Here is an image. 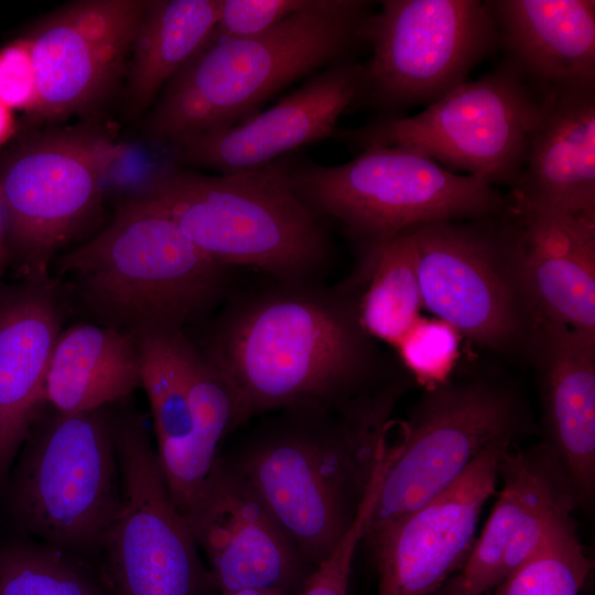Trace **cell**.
Instances as JSON below:
<instances>
[{
	"instance_id": "cell-3",
	"label": "cell",
	"mask_w": 595,
	"mask_h": 595,
	"mask_svg": "<svg viewBox=\"0 0 595 595\" xmlns=\"http://www.w3.org/2000/svg\"><path fill=\"white\" fill-rule=\"evenodd\" d=\"M371 7L364 0H309L261 34L210 35L162 89L145 132L173 147L247 119L293 82L351 58Z\"/></svg>"
},
{
	"instance_id": "cell-25",
	"label": "cell",
	"mask_w": 595,
	"mask_h": 595,
	"mask_svg": "<svg viewBox=\"0 0 595 595\" xmlns=\"http://www.w3.org/2000/svg\"><path fill=\"white\" fill-rule=\"evenodd\" d=\"M219 7L220 0L144 1L126 71L133 116L151 108L165 85L206 44Z\"/></svg>"
},
{
	"instance_id": "cell-36",
	"label": "cell",
	"mask_w": 595,
	"mask_h": 595,
	"mask_svg": "<svg viewBox=\"0 0 595 595\" xmlns=\"http://www.w3.org/2000/svg\"><path fill=\"white\" fill-rule=\"evenodd\" d=\"M219 595H290L278 589H240L232 592H221Z\"/></svg>"
},
{
	"instance_id": "cell-28",
	"label": "cell",
	"mask_w": 595,
	"mask_h": 595,
	"mask_svg": "<svg viewBox=\"0 0 595 595\" xmlns=\"http://www.w3.org/2000/svg\"><path fill=\"white\" fill-rule=\"evenodd\" d=\"M365 290L355 303L363 331L394 346L423 306L414 253L407 234L364 244Z\"/></svg>"
},
{
	"instance_id": "cell-16",
	"label": "cell",
	"mask_w": 595,
	"mask_h": 595,
	"mask_svg": "<svg viewBox=\"0 0 595 595\" xmlns=\"http://www.w3.org/2000/svg\"><path fill=\"white\" fill-rule=\"evenodd\" d=\"M185 520L219 593L278 589L299 595L315 570L255 489L224 458Z\"/></svg>"
},
{
	"instance_id": "cell-30",
	"label": "cell",
	"mask_w": 595,
	"mask_h": 595,
	"mask_svg": "<svg viewBox=\"0 0 595 595\" xmlns=\"http://www.w3.org/2000/svg\"><path fill=\"white\" fill-rule=\"evenodd\" d=\"M0 595H105L64 552L13 544L0 548Z\"/></svg>"
},
{
	"instance_id": "cell-18",
	"label": "cell",
	"mask_w": 595,
	"mask_h": 595,
	"mask_svg": "<svg viewBox=\"0 0 595 595\" xmlns=\"http://www.w3.org/2000/svg\"><path fill=\"white\" fill-rule=\"evenodd\" d=\"M361 82L363 64L353 58L323 68L271 108L174 144L176 164L219 174L247 171L334 137L339 117L357 101Z\"/></svg>"
},
{
	"instance_id": "cell-11",
	"label": "cell",
	"mask_w": 595,
	"mask_h": 595,
	"mask_svg": "<svg viewBox=\"0 0 595 595\" xmlns=\"http://www.w3.org/2000/svg\"><path fill=\"white\" fill-rule=\"evenodd\" d=\"M524 415L510 391L486 382L425 390L388 443L375 505L361 541L367 543L452 484L488 445L515 443Z\"/></svg>"
},
{
	"instance_id": "cell-14",
	"label": "cell",
	"mask_w": 595,
	"mask_h": 595,
	"mask_svg": "<svg viewBox=\"0 0 595 595\" xmlns=\"http://www.w3.org/2000/svg\"><path fill=\"white\" fill-rule=\"evenodd\" d=\"M142 0H80L45 17L25 39L35 74L34 113L56 118L94 108L126 75Z\"/></svg>"
},
{
	"instance_id": "cell-5",
	"label": "cell",
	"mask_w": 595,
	"mask_h": 595,
	"mask_svg": "<svg viewBox=\"0 0 595 595\" xmlns=\"http://www.w3.org/2000/svg\"><path fill=\"white\" fill-rule=\"evenodd\" d=\"M138 194L226 268L252 266L283 282H303L328 255L323 217L296 194L289 156L218 175L171 166L153 175Z\"/></svg>"
},
{
	"instance_id": "cell-4",
	"label": "cell",
	"mask_w": 595,
	"mask_h": 595,
	"mask_svg": "<svg viewBox=\"0 0 595 595\" xmlns=\"http://www.w3.org/2000/svg\"><path fill=\"white\" fill-rule=\"evenodd\" d=\"M57 261L105 325L131 334L183 329L216 301L225 282L226 267L139 194L122 198L105 229Z\"/></svg>"
},
{
	"instance_id": "cell-15",
	"label": "cell",
	"mask_w": 595,
	"mask_h": 595,
	"mask_svg": "<svg viewBox=\"0 0 595 595\" xmlns=\"http://www.w3.org/2000/svg\"><path fill=\"white\" fill-rule=\"evenodd\" d=\"M511 446L488 445L452 484L366 543L377 569V595H431L463 569Z\"/></svg>"
},
{
	"instance_id": "cell-23",
	"label": "cell",
	"mask_w": 595,
	"mask_h": 595,
	"mask_svg": "<svg viewBox=\"0 0 595 595\" xmlns=\"http://www.w3.org/2000/svg\"><path fill=\"white\" fill-rule=\"evenodd\" d=\"M548 443L578 502L595 486V335L539 324Z\"/></svg>"
},
{
	"instance_id": "cell-34",
	"label": "cell",
	"mask_w": 595,
	"mask_h": 595,
	"mask_svg": "<svg viewBox=\"0 0 595 595\" xmlns=\"http://www.w3.org/2000/svg\"><path fill=\"white\" fill-rule=\"evenodd\" d=\"M0 100L11 109L33 112L36 107L35 74L25 37L0 50Z\"/></svg>"
},
{
	"instance_id": "cell-29",
	"label": "cell",
	"mask_w": 595,
	"mask_h": 595,
	"mask_svg": "<svg viewBox=\"0 0 595 595\" xmlns=\"http://www.w3.org/2000/svg\"><path fill=\"white\" fill-rule=\"evenodd\" d=\"M593 561L580 541L573 518L558 524L541 547L489 595H582Z\"/></svg>"
},
{
	"instance_id": "cell-13",
	"label": "cell",
	"mask_w": 595,
	"mask_h": 595,
	"mask_svg": "<svg viewBox=\"0 0 595 595\" xmlns=\"http://www.w3.org/2000/svg\"><path fill=\"white\" fill-rule=\"evenodd\" d=\"M501 221L440 220L407 234L422 304L477 344L505 349L520 338L527 311Z\"/></svg>"
},
{
	"instance_id": "cell-33",
	"label": "cell",
	"mask_w": 595,
	"mask_h": 595,
	"mask_svg": "<svg viewBox=\"0 0 595 595\" xmlns=\"http://www.w3.org/2000/svg\"><path fill=\"white\" fill-rule=\"evenodd\" d=\"M366 497L348 531L331 554L318 564L299 595H348L353 559L363 539L366 520L372 507Z\"/></svg>"
},
{
	"instance_id": "cell-21",
	"label": "cell",
	"mask_w": 595,
	"mask_h": 595,
	"mask_svg": "<svg viewBox=\"0 0 595 595\" xmlns=\"http://www.w3.org/2000/svg\"><path fill=\"white\" fill-rule=\"evenodd\" d=\"M61 325L48 279L0 292V476L47 405L45 382Z\"/></svg>"
},
{
	"instance_id": "cell-24",
	"label": "cell",
	"mask_w": 595,
	"mask_h": 595,
	"mask_svg": "<svg viewBox=\"0 0 595 595\" xmlns=\"http://www.w3.org/2000/svg\"><path fill=\"white\" fill-rule=\"evenodd\" d=\"M139 387L133 334L90 323L61 331L45 382L50 408L62 413L97 410L128 398Z\"/></svg>"
},
{
	"instance_id": "cell-9",
	"label": "cell",
	"mask_w": 595,
	"mask_h": 595,
	"mask_svg": "<svg viewBox=\"0 0 595 595\" xmlns=\"http://www.w3.org/2000/svg\"><path fill=\"white\" fill-rule=\"evenodd\" d=\"M360 29L371 48L353 108L401 117L468 80L498 44L488 1L383 0Z\"/></svg>"
},
{
	"instance_id": "cell-2",
	"label": "cell",
	"mask_w": 595,
	"mask_h": 595,
	"mask_svg": "<svg viewBox=\"0 0 595 595\" xmlns=\"http://www.w3.org/2000/svg\"><path fill=\"white\" fill-rule=\"evenodd\" d=\"M393 402L281 410L227 462L316 567L353 526L388 444Z\"/></svg>"
},
{
	"instance_id": "cell-32",
	"label": "cell",
	"mask_w": 595,
	"mask_h": 595,
	"mask_svg": "<svg viewBox=\"0 0 595 595\" xmlns=\"http://www.w3.org/2000/svg\"><path fill=\"white\" fill-rule=\"evenodd\" d=\"M307 2L309 0H220L218 21L212 35L236 39L261 34Z\"/></svg>"
},
{
	"instance_id": "cell-6",
	"label": "cell",
	"mask_w": 595,
	"mask_h": 595,
	"mask_svg": "<svg viewBox=\"0 0 595 595\" xmlns=\"http://www.w3.org/2000/svg\"><path fill=\"white\" fill-rule=\"evenodd\" d=\"M18 454L10 495L22 528L66 554L100 550L121 506L108 407L62 413L46 405Z\"/></svg>"
},
{
	"instance_id": "cell-26",
	"label": "cell",
	"mask_w": 595,
	"mask_h": 595,
	"mask_svg": "<svg viewBox=\"0 0 595 595\" xmlns=\"http://www.w3.org/2000/svg\"><path fill=\"white\" fill-rule=\"evenodd\" d=\"M190 398L192 434L177 456L160 466L170 495L184 518L223 459L219 454L223 441L245 423L230 383L207 354L196 347L191 358Z\"/></svg>"
},
{
	"instance_id": "cell-20",
	"label": "cell",
	"mask_w": 595,
	"mask_h": 595,
	"mask_svg": "<svg viewBox=\"0 0 595 595\" xmlns=\"http://www.w3.org/2000/svg\"><path fill=\"white\" fill-rule=\"evenodd\" d=\"M507 204L595 217V90H541Z\"/></svg>"
},
{
	"instance_id": "cell-22",
	"label": "cell",
	"mask_w": 595,
	"mask_h": 595,
	"mask_svg": "<svg viewBox=\"0 0 595 595\" xmlns=\"http://www.w3.org/2000/svg\"><path fill=\"white\" fill-rule=\"evenodd\" d=\"M508 62L540 90H595V1L495 0Z\"/></svg>"
},
{
	"instance_id": "cell-37",
	"label": "cell",
	"mask_w": 595,
	"mask_h": 595,
	"mask_svg": "<svg viewBox=\"0 0 595 595\" xmlns=\"http://www.w3.org/2000/svg\"><path fill=\"white\" fill-rule=\"evenodd\" d=\"M431 595H450L446 589L444 588L443 584Z\"/></svg>"
},
{
	"instance_id": "cell-10",
	"label": "cell",
	"mask_w": 595,
	"mask_h": 595,
	"mask_svg": "<svg viewBox=\"0 0 595 595\" xmlns=\"http://www.w3.org/2000/svg\"><path fill=\"white\" fill-rule=\"evenodd\" d=\"M122 147L87 128L51 130L0 164V205L9 260L26 279H47L52 260L97 217L108 171Z\"/></svg>"
},
{
	"instance_id": "cell-35",
	"label": "cell",
	"mask_w": 595,
	"mask_h": 595,
	"mask_svg": "<svg viewBox=\"0 0 595 595\" xmlns=\"http://www.w3.org/2000/svg\"><path fill=\"white\" fill-rule=\"evenodd\" d=\"M14 131L12 109L0 100V145H2Z\"/></svg>"
},
{
	"instance_id": "cell-31",
	"label": "cell",
	"mask_w": 595,
	"mask_h": 595,
	"mask_svg": "<svg viewBox=\"0 0 595 595\" xmlns=\"http://www.w3.org/2000/svg\"><path fill=\"white\" fill-rule=\"evenodd\" d=\"M459 336L444 321L420 316L393 347L414 379L429 390L448 381L459 354Z\"/></svg>"
},
{
	"instance_id": "cell-12",
	"label": "cell",
	"mask_w": 595,
	"mask_h": 595,
	"mask_svg": "<svg viewBox=\"0 0 595 595\" xmlns=\"http://www.w3.org/2000/svg\"><path fill=\"white\" fill-rule=\"evenodd\" d=\"M121 506L101 544L111 595H219L142 419L116 418Z\"/></svg>"
},
{
	"instance_id": "cell-27",
	"label": "cell",
	"mask_w": 595,
	"mask_h": 595,
	"mask_svg": "<svg viewBox=\"0 0 595 595\" xmlns=\"http://www.w3.org/2000/svg\"><path fill=\"white\" fill-rule=\"evenodd\" d=\"M141 387L149 398L160 466L173 461L193 431L190 367L195 346L178 328L133 334Z\"/></svg>"
},
{
	"instance_id": "cell-17",
	"label": "cell",
	"mask_w": 595,
	"mask_h": 595,
	"mask_svg": "<svg viewBox=\"0 0 595 595\" xmlns=\"http://www.w3.org/2000/svg\"><path fill=\"white\" fill-rule=\"evenodd\" d=\"M502 488L463 569L443 586L450 595H485L530 558L572 517L577 498L547 444L502 455Z\"/></svg>"
},
{
	"instance_id": "cell-19",
	"label": "cell",
	"mask_w": 595,
	"mask_h": 595,
	"mask_svg": "<svg viewBox=\"0 0 595 595\" xmlns=\"http://www.w3.org/2000/svg\"><path fill=\"white\" fill-rule=\"evenodd\" d=\"M504 215L527 312L595 335V217L509 205Z\"/></svg>"
},
{
	"instance_id": "cell-1",
	"label": "cell",
	"mask_w": 595,
	"mask_h": 595,
	"mask_svg": "<svg viewBox=\"0 0 595 595\" xmlns=\"http://www.w3.org/2000/svg\"><path fill=\"white\" fill-rule=\"evenodd\" d=\"M224 318L207 356L245 422L286 409L350 412L394 387L369 388L368 335L342 294L284 282Z\"/></svg>"
},
{
	"instance_id": "cell-8",
	"label": "cell",
	"mask_w": 595,
	"mask_h": 595,
	"mask_svg": "<svg viewBox=\"0 0 595 595\" xmlns=\"http://www.w3.org/2000/svg\"><path fill=\"white\" fill-rule=\"evenodd\" d=\"M539 110L540 94L507 61L413 116L378 117L357 128H337L334 137L358 152L409 148L450 171L511 187L522 170Z\"/></svg>"
},
{
	"instance_id": "cell-7",
	"label": "cell",
	"mask_w": 595,
	"mask_h": 595,
	"mask_svg": "<svg viewBox=\"0 0 595 595\" xmlns=\"http://www.w3.org/2000/svg\"><path fill=\"white\" fill-rule=\"evenodd\" d=\"M289 165L301 199L363 244L432 221L496 217L507 206L495 186L409 148L372 147L337 165Z\"/></svg>"
}]
</instances>
